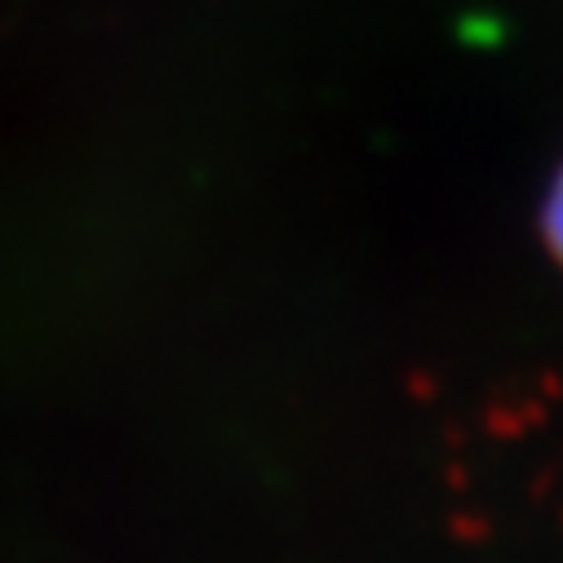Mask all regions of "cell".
<instances>
[{"mask_svg":"<svg viewBox=\"0 0 563 563\" xmlns=\"http://www.w3.org/2000/svg\"><path fill=\"white\" fill-rule=\"evenodd\" d=\"M545 240H550L554 257L563 262V169H559V178L550 187V200H545Z\"/></svg>","mask_w":563,"mask_h":563,"instance_id":"obj_1","label":"cell"}]
</instances>
